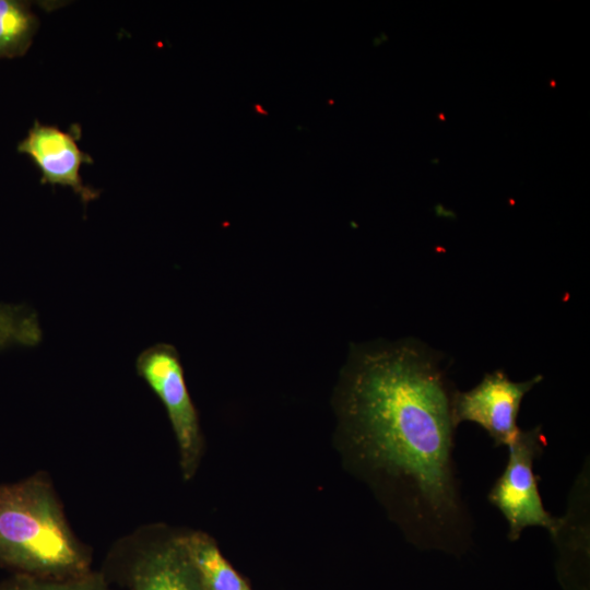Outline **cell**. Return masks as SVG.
Wrapping results in <instances>:
<instances>
[{
  "label": "cell",
  "instance_id": "cell-9",
  "mask_svg": "<svg viewBox=\"0 0 590 590\" xmlns=\"http://www.w3.org/2000/svg\"><path fill=\"white\" fill-rule=\"evenodd\" d=\"M182 542L209 590H249L247 581L221 554L215 541L203 532L182 533Z\"/></svg>",
  "mask_w": 590,
  "mask_h": 590
},
{
  "label": "cell",
  "instance_id": "cell-12",
  "mask_svg": "<svg viewBox=\"0 0 590 590\" xmlns=\"http://www.w3.org/2000/svg\"><path fill=\"white\" fill-rule=\"evenodd\" d=\"M249 590H251V589H249Z\"/></svg>",
  "mask_w": 590,
  "mask_h": 590
},
{
  "label": "cell",
  "instance_id": "cell-5",
  "mask_svg": "<svg viewBox=\"0 0 590 590\" xmlns=\"http://www.w3.org/2000/svg\"><path fill=\"white\" fill-rule=\"evenodd\" d=\"M135 369L166 409L179 448L180 469L188 480L198 468L203 442L180 356L173 345L156 343L139 354Z\"/></svg>",
  "mask_w": 590,
  "mask_h": 590
},
{
  "label": "cell",
  "instance_id": "cell-7",
  "mask_svg": "<svg viewBox=\"0 0 590 590\" xmlns=\"http://www.w3.org/2000/svg\"><path fill=\"white\" fill-rule=\"evenodd\" d=\"M79 126L69 131L57 126L43 125L38 120L30 128L26 137L19 143L17 151L31 157L40 170V184L66 186L75 192L86 205L99 196V190L83 182L82 165L93 163V158L80 149Z\"/></svg>",
  "mask_w": 590,
  "mask_h": 590
},
{
  "label": "cell",
  "instance_id": "cell-3",
  "mask_svg": "<svg viewBox=\"0 0 590 590\" xmlns=\"http://www.w3.org/2000/svg\"><path fill=\"white\" fill-rule=\"evenodd\" d=\"M102 573L128 590H209L182 533L161 524L140 527L115 542Z\"/></svg>",
  "mask_w": 590,
  "mask_h": 590
},
{
  "label": "cell",
  "instance_id": "cell-4",
  "mask_svg": "<svg viewBox=\"0 0 590 590\" xmlns=\"http://www.w3.org/2000/svg\"><path fill=\"white\" fill-rule=\"evenodd\" d=\"M546 445L542 427L520 430L508 446V460L502 475L492 486L487 499L505 517L507 538L517 541L529 527H543L553 536L557 518L545 508L539 492V476L534 474V461Z\"/></svg>",
  "mask_w": 590,
  "mask_h": 590
},
{
  "label": "cell",
  "instance_id": "cell-8",
  "mask_svg": "<svg viewBox=\"0 0 590 590\" xmlns=\"http://www.w3.org/2000/svg\"><path fill=\"white\" fill-rule=\"evenodd\" d=\"M558 548V579L566 590H586L589 560V470L583 469L573 487L569 506L552 536Z\"/></svg>",
  "mask_w": 590,
  "mask_h": 590
},
{
  "label": "cell",
  "instance_id": "cell-11",
  "mask_svg": "<svg viewBox=\"0 0 590 590\" xmlns=\"http://www.w3.org/2000/svg\"><path fill=\"white\" fill-rule=\"evenodd\" d=\"M0 590H113L99 570L67 579H44L15 574L0 582Z\"/></svg>",
  "mask_w": 590,
  "mask_h": 590
},
{
  "label": "cell",
  "instance_id": "cell-10",
  "mask_svg": "<svg viewBox=\"0 0 590 590\" xmlns=\"http://www.w3.org/2000/svg\"><path fill=\"white\" fill-rule=\"evenodd\" d=\"M38 21L27 4L0 0V58L23 56L32 44Z\"/></svg>",
  "mask_w": 590,
  "mask_h": 590
},
{
  "label": "cell",
  "instance_id": "cell-6",
  "mask_svg": "<svg viewBox=\"0 0 590 590\" xmlns=\"http://www.w3.org/2000/svg\"><path fill=\"white\" fill-rule=\"evenodd\" d=\"M543 377L514 381L500 369L486 374L468 391L453 390L451 414L455 425L472 422L493 439L495 447L510 446L520 433L518 413L524 396Z\"/></svg>",
  "mask_w": 590,
  "mask_h": 590
},
{
  "label": "cell",
  "instance_id": "cell-2",
  "mask_svg": "<svg viewBox=\"0 0 590 590\" xmlns=\"http://www.w3.org/2000/svg\"><path fill=\"white\" fill-rule=\"evenodd\" d=\"M46 472L0 484V564L17 575L67 579L92 570Z\"/></svg>",
  "mask_w": 590,
  "mask_h": 590
},
{
  "label": "cell",
  "instance_id": "cell-1",
  "mask_svg": "<svg viewBox=\"0 0 590 590\" xmlns=\"http://www.w3.org/2000/svg\"><path fill=\"white\" fill-rule=\"evenodd\" d=\"M453 390L437 353L418 341L356 346L342 411L358 459L392 484L409 540L460 556L473 523L453 459Z\"/></svg>",
  "mask_w": 590,
  "mask_h": 590
}]
</instances>
